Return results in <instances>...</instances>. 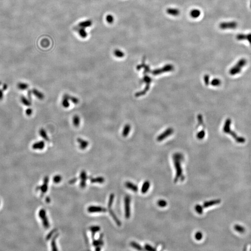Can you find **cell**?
Listing matches in <instances>:
<instances>
[{
  "label": "cell",
  "mask_w": 251,
  "mask_h": 251,
  "mask_svg": "<svg viewBox=\"0 0 251 251\" xmlns=\"http://www.w3.org/2000/svg\"><path fill=\"white\" fill-rule=\"evenodd\" d=\"M236 38L238 40H246L247 39V35L244 34H238Z\"/></svg>",
  "instance_id": "cell-38"
},
{
  "label": "cell",
  "mask_w": 251,
  "mask_h": 251,
  "mask_svg": "<svg viewBox=\"0 0 251 251\" xmlns=\"http://www.w3.org/2000/svg\"><path fill=\"white\" fill-rule=\"evenodd\" d=\"M80 187L81 188H84L86 186V182L88 178L86 171L83 170L80 172Z\"/></svg>",
  "instance_id": "cell-8"
},
{
  "label": "cell",
  "mask_w": 251,
  "mask_h": 251,
  "mask_svg": "<svg viewBox=\"0 0 251 251\" xmlns=\"http://www.w3.org/2000/svg\"><path fill=\"white\" fill-rule=\"evenodd\" d=\"M21 101L22 103L26 106L28 107V106L31 105V104L30 101L28 100L25 97H24L23 96H21Z\"/></svg>",
  "instance_id": "cell-30"
},
{
  "label": "cell",
  "mask_w": 251,
  "mask_h": 251,
  "mask_svg": "<svg viewBox=\"0 0 251 251\" xmlns=\"http://www.w3.org/2000/svg\"><path fill=\"white\" fill-rule=\"evenodd\" d=\"M63 96L66 97V98H68V99L69 100L72 101L73 103L74 104H78V103H79V100L78 98H77L76 97H74V96H70V95H69L68 94H65V95H64Z\"/></svg>",
  "instance_id": "cell-21"
},
{
  "label": "cell",
  "mask_w": 251,
  "mask_h": 251,
  "mask_svg": "<svg viewBox=\"0 0 251 251\" xmlns=\"http://www.w3.org/2000/svg\"><path fill=\"white\" fill-rule=\"evenodd\" d=\"M49 182V178L48 177H46L45 178L44 180V184H43V185L42 186H40V190L42 191V192L45 193V192H46V191H47L48 189V184Z\"/></svg>",
  "instance_id": "cell-17"
},
{
  "label": "cell",
  "mask_w": 251,
  "mask_h": 251,
  "mask_svg": "<svg viewBox=\"0 0 251 251\" xmlns=\"http://www.w3.org/2000/svg\"><path fill=\"white\" fill-rule=\"evenodd\" d=\"M234 228H235V230H236L237 232H244V231H245L244 228H243L242 226H238V225H236V226H234Z\"/></svg>",
  "instance_id": "cell-40"
},
{
  "label": "cell",
  "mask_w": 251,
  "mask_h": 251,
  "mask_svg": "<svg viewBox=\"0 0 251 251\" xmlns=\"http://www.w3.org/2000/svg\"><path fill=\"white\" fill-rule=\"evenodd\" d=\"M114 194H110L108 204V209H110V208H111L112 205H113V202H114Z\"/></svg>",
  "instance_id": "cell-28"
},
{
  "label": "cell",
  "mask_w": 251,
  "mask_h": 251,
  "mask_svg": "<svg viewBox=\"0 0 251 251\" xmlns=\"http://www.w3.org/2000/svg\"><path fill=\"white\" fill-rule=\"evenodd\" d=\"M80 36L82 37H86L87 36V33L84 30H81L80 31Z\"/></svg>",
  "instance_id": "cell-43"
},
{
  "label": "cell",
  "mask_w": 251,
  "mask_h": 251,
  "mask_svg": "<svg viewBox=\"0 0 251 251\" xmlns=\"http://www.w3.org/2000/svg\"><path fill=\"white\" fill-rule=\"evenodd\" d=\"M231 124V120L229 119H228L227 120H226V123H225V126H224V129H223L225 133H228L229 134H230L232 135V136L234 139H235V140L237 142L240 143H244L246 141L245 138L244 137L238 136V135H237L236 133H235V132L232 131L231 129H230Z\"/></svg>",
  "instance_id": "cell-2"
},
{
  "label": "cell",
  "mask_w": 251,
  "mask_h": 251,
  "mask_svg": "<svg viewBox=\"0 0 251 251\" xmlns=\"http://www.w3.org/2000/svg\"><path fill=\"white\" fill-rule=\"evenodd\" d=\"M61 104H62V105L63 107L64 108H69L70 106V104L69 103V100L68 99V98H67L66 97L63 96Z\"/></svg>",
  "instance_id": "cell-31"
},
{
  "label": "cell",
  "mask_w": 251,
  "mask_h": 251,
  "mask_svg": "<svg viewBox=\"0 0 251 251\" xmlns=\"http://www.w3.org/2000/svg\"><path fill=\"white\" fill-rule=\"evenodd\" d=\"M8 85L6 84H4L3 85V87H2V89L3 90H6L7 89H8Z\"/></svg>",
  "instance_id": "cell-49"
},
{
  "label": "cell",
  "mask_w": 251,
  "mask_h": 251,
  "mask_svg": "<svg viewBox=\"0 0 251 251\" xmlns=\"http://www.w3.org/2000/svg\"><path fill=\"white\" fill-rule=\"evenodd\" d=\"M77 180H78L77 178H74L70 180L69 181V183L70 184H73L75 183L77 181Z\"/></svg>",
  "instance_id": "cell-44"
},
{
  "label": "cell",
  "mask_w": 251,
  "mask_h": 251,
  "mask_svg": "<svg viewBox=\"0 0 251 251\" xmlns=\"http://www.w3.org/2000/svg\"><path fill=\"white\" fill-rule=\"evenodd\" d=\"M26 114L27 115V116H30L32 114V112H33V110H32L31 108H28L27 109V110H26Z\"/></svg>",
  "instance_id": "cell-42"
},
{
  "label": "cell",
  "mask_w": 251,
  "mask_h": 251,
  "mask_svg": "<svg viewBox=\"0 0 251 251\" xmlns=\"http://www.w3.org/2000/svg\"><path fill=\"white\" fill-rule=\"evenodd\" d=\"M62 180V177L60 175H56L53 178V182L55 183H59Z\"/></svg>",
  "instance_id": "cell-35"
},
{
  "label": "cell",
  "mask_w": 251,
  "mask_h": 251,
  "mask_svg": "<svg viewBox=\"0 0 251 251\" xmlns=\"http://www.w3.org/2000/svg\"><path fill=\"white\" fill-rule=\"evenodd\" d=\"M221 202V200L219 199L213 200L211 201H207L203 203V207L204 208H207L214 205H217Z\"/></svg>",
  "instance_id": "cell-9"
},
{
  "label": "cell",
  "mask_w": 251,
  "mask_h": 251,
  "mask_svg": "<svg viewBox=\"0 0 251 251\" xmlns=\"http://www.w3.org/2000/svg\"><path fill=\"white\" fill-rule=\"evenodd\" d=\"M203 208L202 206L197 204L195 206V210L199 214H202L203 213Z\"/></svg>",
  "instance_id": "cell-33"
},
{
  "label": "cell",
  "mask_w": 251,
  "mask_h": 251,
  "mask_svg": "<svg viewBox=\"0 0 251 251\" xmlns=\"http://www.w3.org/2000/svg\"><path fill=\"white\" fill-rule=\"evenodd\" d=\"M167 12L168 14L173 16H177L180 14V11L177 9L169 8L167 10Z\"/></svg>",
  "instance_id": "cell-16"
},
{
  "label": "cell",
  "mask_w": 251,
  "mask_h": 251,
  "mask_svg": "<svg viewBox=\"0 0 251 251\" xmlns=\"http://www.w3.org/2000/svg\"><path fill=\"white\" fill-rule=\"evenodd\" d=\"M1 84H2V83H1V82L0 81V86H1Z\"/></svg>",
  "instance_id": "cell-53"
},
{
  "label": "cell",
  "mask_w": 251,
  "mask_h": 251,
  "mask_svg": "<svg viewBox=\"0 0 251 251\" xmlns=\"http://www.w3.org/2000/svg\"><path fill=\"white\" fill-rule=\"evenodd\" d=\"M39 216L42 219V223L44 227L46 228H49V223L46 217V211H45L44 209H41L40 211Z\"/></svg>",
  "instance_id": "cell-7"
},
{
  "label": "cell",
  "mask_w": 251,
  "mask_h": 251,
  "mask_svg": "<svg viewBox=\"0 0 251 251\" xmlns=\"http://www.w3.org/2000/svg\"><path fill=\"white\" fill-rule=\"evenodd\" d=\"M56 231H57L56 229H54V230H52V231H51L50 232V233H49V234L48 235V236H47V237H46V239H47V240H49V239H50V238H51V237H52L54 234L55 232H56Z\"/></svg>",
  "instance_id": "cell-41"
},
{
  "label": "cell",
  "mask_w": 251,
  "mask_h": 251,
  "mask_svg": "<svg viewBox=\"0 0 251 251\" xmlns=\"http://www.w3.org/2000/svg\"><path fill=\"white\" fill-rule=\"evenodd\" d=\"M90 182L92 183H103L105 182V179L102 177H98L96 178H90Z\"/></svg>",
  "instance_id": "cell-20"
},
{
  "label": "cell",
  "mask_w": 251,
  "mask_h": 251,
  "mask_svg": "<svg viewBox=\"0 0 251 251\" xmlns=\"http://www.w3.org/2000/svg\"><path fill=\"white\" fill-rule=\"evenodd\" d=\"M32 93L34 94L35 96H36L37 98H38L40 100H42L44 98V95L42 92H40L36 89H32Z\"/></svg>",
  "instance_id": "cell-18"
},
{
  "label": "cell",
  "mask_w": 251,
  "mask_h": 251,
  "mask_svg": "<svg viewBox=\"0 0 251 251\" xmlns=\"http://www.w3.org/2000/svg\"><path fill=\"white\" fill-rule=\"evenodd\" d=\"M144 248L147 250L148 251H156V249L154 248V247L151 246V245H149L147 244L144 246Z\"/></svg>",
  "instance_id": "cell-39"
},
{
  "label": "cell",
  "mask_w": 251,
  "mask_h": 251,
  "mask_svg": "<svg viewBox=\"0 0 251 251\" xmlns=\"http://www.w3.org/2000/svg\"><path fill=\"white\" fill-rule=\"evenodd\" d=\"M45 144L43 141H40L36 142L32 145V148L34 149H38V150H42L44 148Z\"/></svg>",
  "instance_id": "cell-13"
},
{
  "label": "cell",
  "mask_w": 251,
  "mask_h": 251,
  "mask_svg": "<svg viewBox=\"0 0 251 251\" xmlns=\"http://www.w3.org/2000/svg\"><path fill=\"white\" fill-rule=\"evenodd\" d=\"M17 87L20 90H25L28 87V85L27 83H23V82H20L17 84Z\"/></svg>",
  "instance_id": "cell-29"
},
{
  "label": "cell",
  "mask_w": 251,
  "mask_h": 251,
  "mask_svg": "<svg viewBox=\"0 0 251 251\" xmlns=\"http://www.w3.org/2000/svg\"><path fill=\"white\" fill-rule=\"evenodd\" d=\"M131 197L129 195L125 197L124 209L125 216L127 219L131 217Z\"/></svg>",
  "instance_id": "cell-4"
},
{
  "label": "cell",
  "mask_w": 251,
  "mask_h": 251,
  "mask_svg": "<svg viewBox=\"0 0 251 251\" xmlns=\"http://www.w3.org/2000/svg\"><path fill=\"white\" fill-rule=\"evenodd\" d=\"M194 237H195V238L196 240L197 241H201L203 238L202 233L201 232H197L195 234Z\"/></svg>",
  "instance_id": "cell-36"
},
{
  "label": "cell",
  "mask_w": 251,
  "mask_h": 251,
  "mask_svg": "<svg viewBox=\"0 0 251 251\" xmlns=\"http://www.w3.org/2000/svg\"><path fill=\"white\" fill-rule=\"evenodd\" d=\"M108 209H109L108 211H109L110 214L112 216L113 219L114 220V221L116 223V225L118 226H120L121 225V222L120 221V220L119 219L118 217H117L116 214H115L114 212L113 211L112 209H111V208Z\"/></svg>",
  "instance_id": "cell-14"
},
{
  "label": "cell",
  "mask_w": 251,
  "mask_h": 251,
  "mask_svg": "<svg viewBox=\"0 0 251 251\" xmlns=\"http://www.w3.org/2000/svg\"><path fill=\"white\" fill-rule=\"evenodd\" d=\"M201 14V11L198 9H193L191 11V12L190 13V15H191V17L192 18H198L200 16Z\"/></svg>",
  "instance_id": "cell-23"
},
{
  "label": "cell",
  "mask_w": 251,
  "mask_h": 251,
  "mask_svg": "<svg viewBox=\"0 0 251 251\" xmlns=\"http://www.w3.org/2000/svg\"><path fill=\"white\" fill-rule=\"evenodd\" d=\"M125 186L129 190H131L133 192H136L139 190L138 186L135 184L130 182H127L125 184Z\"/></svg>",
  "instance_id": "cell-11"
},
{
  "label": "cell",
  "mask_w": 251,
  "mask_h": 251,
  "mask_svg": "<svg viewBox=\"0 0 251 251\" xmlns=\"http://www.w3.org/2000/svg\"><path fill=\"white\" fill-rule=\"evenodd\" d=\"M150 186V182L149 181H146L144 182L142 186L141 189V192L143 194H146L149 190Z\"/></svg>",
  "instance_id": "cell-15"
},
{
  "label": "cell",
  "mask_w": 251,
  "mask_h": 251,
  "mask_svg": "<svg viewBox=\"0 0 251 251\" xmlns=\"http://www.w3.org/2000/svg\"><path fill=\"white\" fill-rule=\"evenodd\" d=\"M46 201L47 202L49 203V202L50 201V199L49 197H47L46 198Z\"/></svg>",
  "instance_id": "cell-51"
},
{
  "label": "cell",
  "mask_w": 251,
  "mask_h": 251,
  "mask_svg": "<svg viewBox=\"0 0 251 251\" xmlns=\"http://www.w3.org/2000/svg\"><path fill=\"white\" fill-rule=\"evenodd\" d=\"M73 123L74 127H78L80 124V118L77 115H75L73 118Z\"/></svg>",
  "instance_id": "cell-25"
},
{
  "label": "cell",
  "mask_w": 251,
  "mask_h": 251,
  "mask_svg": "<svg viewBox=\"0 0 251 251\" xmlns=\"http://www.w3.org/2000/svg\"><path fill=\"white\" fill-rule=\"evenodd\" d=\"M130 129H131L130 126L129 124L126 125L125 126V127H124L122 133L123 136L124 137H127V136L129 135V133Z\"/></svg>",
  "instance_id": "cell-22"
},
{
  "label": "cell",
  "mask_w": 251,
  "mask_h": 251,
  "mask_svg": "<svg viewBox=\"0 0 251 251\" xmlns=\"http://www.w3.org/2000/svg\"><path fill=\"white\" fill-rule=\"evenodd\" d=\"M130 245L131 246V247L134 248L135 249H136L137 250H139V251H142V250H143V247L139 245V244L137 243V242H135V241H132Z\"/></svg>",
  "instance_id": "cell-26"
},
{
  "label": "cell",
  "mask_w": 251,
  "mask_h": 251,
  "mask_svg": "<svg viewBox=\"0 0 251 251\" xmlns=\"http://www.w3.org/2000/svg\"><path fill=\"white\" fill-rule=\"evenodd\" d=\"M95 251H99L101 250V247H95Z\"/></svg>",
  "instance_id": "cell-50"
},
{
  "label": "cell",
  "mask_w": 251,
  "mask_h": 251,
  "mask_svg": "<svg viewBox=\"0 0 251 251\" xmlns=\"http://www.w3.org/2000/svg\"><path fill=\"white\" fill-rule=\"evenodd\" d=\"M31 93H32V91H31V90H29L28 91L27 95H28V98H29L30 101L31 100Z\"/></svg>",
  "instance_id": "cell-47"
},
{
  "label": "cell",
  "mask_w": 251,
  "mask_h": 251,
  "mask_svg": "<svg viewBox=\"0 0 251 251\" xmlns=\"http://www.w3.org/2000/svg\"><path fill=\"white\" fill-rule=\"evenodd\" d=\"M77 141L78 143H79L80 148L81 150H84L87 147V146H89V142L87 141H86V140L83 139L79 138L77 139Z\"/></svg>",
  "instance_id": "cell-12"
},
{
  "label": "cell",
  "mask_w": 251,
  "mask_h": 251,
  "mask_svg": "<svg viewBox=\"0 0 251 251\" xmlns=\"http://www.w3.org/2000/svg\"><path fill=\"white\" fill-rule=\"evenodd\" d=\"M3 98V93L2 89H0V101L2 100Z\"/></svg>",
  "instance_id": "cell-48"
},
{
  "label": "cell",
  "mask_w": 251,
  "mask_h": 251,
  "mask_svg": "<svg viewBox=\"0 0 251 251\" xmlns=\"http://www.w3.org/2000/svg\"><path fill=\"white\" fill-rule=\"evenodd\" d=\"M213 84L215 86H218L220 84V81L219 80L216 79V80H213Z\"/></svg>",
  "instance_id": "cell-45"
},
{
  "label": "cell",
  "mask_w": 251,
  "mask_h": 251,
  "mask_svg": "<svg viewBox=\"0 0 251 251\" xmlns=\"http://www.w3.org/2000/svg\"><path fill=\"white\" fill-rule=\"evenodd\" d=\"M106 21L108 23H112L114 21V17L111 15H108L106 16Z\"/></svg>",
  "instance_id": "cell-37"
},
{
  "label": "cell",
  "mask_w": 251,
  "mask_h": 251,
  "mask_svg": "<svg viewBox=\"0 0 251 251\" xmlns=\"http://www.w3.org/2000/svg\"><path fill=\"white\" fill-rule=\"evenodd\" d=\"M238 26L237 23L235 21L223 22L219 24V27L221 30H229L236 28Z\"/></svg>",
  "instance_id": "cell-5"
},
{
  "label": "cell",
  "mask_w": 251,
  "mask_h": 251,
  "mask_svg": "<svg viewBox=\"0 0 251 251\" xmlns=\"http://www.w3.org/2000/svg\"><path fill=\"white\" fill-rule=\"evenodd\" d=\"M181 160H182V157L179 156V154H176L173 156V164L176 171V174L174 179V183H177L179 181V179L183 180L184 179L183 169L181 164Z\"/></svg>",
  "instance_id": "cell-1"
},
{
  "label": "cell",
  "mask_w": 251,
  "mask_h": 251,
  "mask_svg": "<svg viewBox=\"0 0 251 251\" xmlns=\"http://www.w3.org/2000/svg\"><path fill=\"white\" fill-rule=\"evenodd\" d=\"M246 40L249 42L250 44L251 45V34H248L247 35V39Z\"/></svg>",
  "instance_id": "cell-46"
},
{
  "label": "cell",
  "mask_w": 251,
  "mask_h": 251,
  "mask_svg": "<svg viewBox=\"0 0 251 251\" xmlns=\"http://www.w3.org/2000/svg\"><path fill=\"white\" fill-rule=\"evenodd\" d=\"M250 7H251V2H250Z\"/></svg>",
  "instance_id": "cell-52"
},
{
  "label": "cell",
  "mask_w": 251,
  "mask_h": 251,
  "mask_svg": "<svg viewBox=\"0 0 251 251\" xmlns=\"http://www.w3.org/2000/svg\"><path fill=\"white\" fill-rule=\"evenodd\" d=\"M39 134H40V136L42 137V138H43V139H44L45 141H46L47 142H49V137H48V136L47 135L46 132V131L44 129H40V131H39Z\"/></svg>",
  "instance_id": "cell-24"
},
{
  "label": "cell",
  "mask_w": 251,
  "mask_h": 251,
  "mask_svg": "<svg viewBox=\"0 0 251 251\" xmlns=\"http://www.w3.org/2000/svg\"><path fill=\"white\" fill-rule=\"evenodd\" d=\"M59 235V234H55V236L53 237V238H52V240L51 241V247H52V250L53 251H58L57 246H56V240L57 238L58 237Z\"/></svg>",
  "instance_id": "cell-19"
},
{
  "label": "cell",
  "mask_w": 251,
  "mask_h": 251,
  "mask_svg": "<svg viewBox=\"0 0 251 251\" xmlns=\"http://www.w3.org/2000/svg\"><path fill=\"white\" fill-rule=\"evenodd\" d=\"M87 211L89 213H105L107 211V209L105 207L91 206L87 208Z\"/></svg>",
  "instance_id": "cell-6"
},
{
  "label": "cell",
  "mask_w": 251,
  "mask_h": 251,
  "mask_svg": "<svg viewBox=\"0 0 251 251\" xmlns=\"http://www.w3.org/2000/svg\"><path fill=\"white\" fill-rule=\"evenodd\" d=\"M103 234H101L100 235V237L99 239L98 240H95V238L93 239V246L95 247H101L103 246L104 242L103 241Z\"/></svg>",
  "instance_id": "cell-10"
},
{
  "label": "cell",
  "mask_w": 251,
  "mask_h": 251,
  "mask_svg": "<svg viewBox=\"0 0 251 251\" xmlns=\"http://www.w3.org/2000/svg\"><path fill=\"white\" fill-rule=\"evenodd\" d=\"M157 204L159 206V207H166L167 205V201L164 200H159L157 202Z\"/></svg>",
  "instance_id": "cell-34"
},
{
  "label": "cell",
  "mask_w": 251,
  "mask_h": 251,
  "mask_svg": "<svg viewBox=\"0 0 251 251\" xmlns=\"http://www.w3.org/2000/svg\"><path fill=\"white\" fill-rule=\"evenodd\" d=\"M89 230L91 231V233L95 234L96 232H99L101 230V227L98 226H91L90 227H89Z\"/></svg>",
  "instance_id": "cell-27"
},
{
  "label": "cell",
  "mask_w": 251,
  "mask_h": 251,
  "mask_svg": "<svg viewBox=\"0 0 251 251\" xmlns=\"http://www.w3.org/2000/svg\"><path fill=\"white\" fill-rule=\"evenodd\" d=\"M247 63V61L245 59L240 60L229 71V73L232 75H236L241 72L242 68Z\"/></svg>",
  "instance_id": "cell-3"
},
{
  "label": "cell",
  "mask_w": 251,
  "mask_h": 251,
  "mask_svg": "<svg viewBox=\"0 0 251 251\" xmlns=\"http://www.w3.org/2000/svg\"><path fill=\"white\" fill-rule=\"evenodd\" d=\"M114 55L118 58H122L124 56L125 54L123 52L119 49H116L114 51Z\"/></svg>",
  "instance_id": "cell-32"
}]
</instances>
